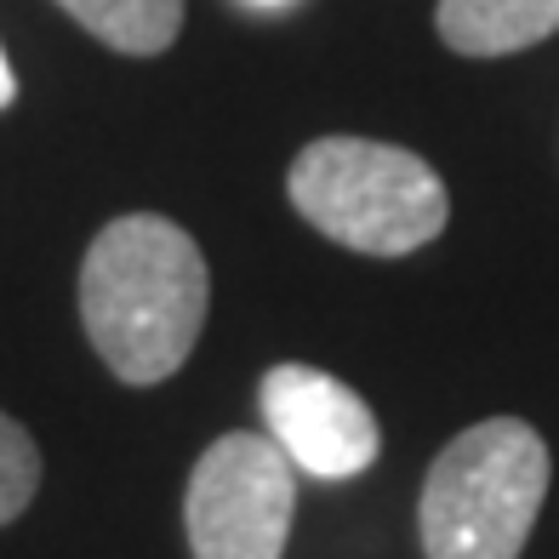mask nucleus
<instances>
[{
	"mask_svg": "<svg viewBox=\"0 0 559 559\" xmlns=\"http://www.w3.org/2000/svg\"><path fill=\"white\" fill-rule=\"evenodd\" d=\"M212 309V269L183 223L126 212L81 263V325L120 383L155 389L183 371Z\"/></svg>",
	"mask_w": 559,
	"mask_h": 559,
	"instance_id": "f257e3e1",
	"label": "nucleus"
},
{
	"mask_svg": "<svg viewBox=\"0 0 559 559\" xmlns=\"http://www.w3.org/2000/svg\"><path fill=\"white\" fill-rule=\"evenodd\" d=\"M286 194L302 223L366 258H412L451 223L445 177L412 148L377 138H314L297 148Z\"/></svg>",
	"mask_w": 559,
	"mask_h": 559,
	"instance_id": "f03ea898",
	"label": "nucleus"
},
{
	"mask_svg": "<svg viewBox=\"0 0 559 559\" xmlns=\"http://www.w3.org/2000/svg\"><path fill=\"white\" fill-rule=\"evenodd\" d=\"M548 445L520 417L463 428L423 479L417 537L428 559H520L548 497Z\"/></svg>",
	"mask_w": 559,
	"mask_h": 559,
	"instance_id": "7ed1b4c3",
	"label": "nucleus"
},
{
	"mask_svg": "<svg viewBox=\"0 0 559 559\" xmlns=\"http://www.w3.org/2000/svg\"><path fill=\"white\" fill-rule=\"evenodd\" d=\"M297 514V468L269 435H223L183 491L194 559H280Z\"/></svg>",
	"mask_w": 559,
	"mask_h": 559,
	"instance_id": "20e7f679",
	"label": "nucleus"
},
{
	"mask_svg": "<svg viewBox=\"0 0 559 559\" xmlns=\"http://www.w3.org/2000/svg\"><path fill=\"white\" fill-rule=\"evenodd\" d=\"M258 405L269 440L309 479H354L383 451V428H377L371 405L320 366H269L258 383Z\"/></svg>",
	"mask_w": 559,
	"mask_h": 559,
	"instance_id": "39448f33",
	"label": "nucleus"
},
{
	"mask_svg": "<svg viewBox=\"0 0 559 559\" xmlns=\"http://www.w3.org/2000/svg\"><path fill=\"white\" fill-rule=\"evenodd\" d=\"M435 29L463 58H508L559 35V0H440Z\"/></svg>",
	"mask_w": 559,
	"mask_h": 559,
	"instance_id": "423d86ee",
	"label": "nucleus"
},
{
	"mask_svg": "<svg viewBox=\"0 0 559 559\" xmlns=\"http://www.w3.org/2000/svg\"><path fill=\"white\" fill-rule=\"evenodd\" d=\"M92 40L126 58H160L183 35V0H58Z\"/></svg>",
	"mask_w": 559,
	"mask_h": 559,
	"instance_id": "0eeeda50",
	"label": "nucleus"
},
{
	"mask_svg": "<svg viewBox=\"0 0 559 559\" xmlns=\"http://www.w3.org/2000/svg\"><path fill=\"white\" fill-rule=\"evenodd\" d=\"M40 491V445L17 417L0 412V525H12Z\"/></svg>",
	"mask_w": 559,
	"mask_h": 559,
	"instance_id": "6e6552de",
	"label": "nucleus"
},
{
	"mask_svg": "<svg viewBox=\"0 0 559 559\" xmlns=\"http://www.w3.org/2000/svg\"><path fill=\"white\" fill-rule=\"evenodd\" d=\"M17 97V74H12V63H7V46H0V109H7Z\"/></svg>",
	"mask_w": 559,
	"mask_h": 559,
	"instance_id": "1a4fd4ad",
	"label": "nucleus"
},
{
	"mask_svg": "<svg viewBox=\"0 0 559 559\" xmlns=\"http://www.w3.org/2000/svg\"><path fill=\"white\" fill-rule=\"evenodd\" d=\"M251 7H286V0H251Z\"/></svg>",
	"mask_w": 559,
	"mask_h": 559,
	"instance_id": "9d476101",
	"label": "nucleus"
}]
</instances>
